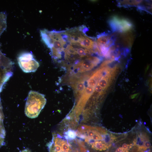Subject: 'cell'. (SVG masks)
<instances>
[{
    "label": "cell",
    "instance_id": "cell-1",
    "mask_svg": "<svg viewBox=\"0 0 152 152\" xmlns=\"http://www.w3.org/2000/svg\"><path fill=\"white\" fill-rule=\"evenodd\" d=\"M47 100L43 94L34 91L29 93L24 110L26 116L34 119L37 117L46 105Z\"/></svg>",
    "mask_w": 152,
    "mask_h": 152
},
{
    "label": "cell",
    "instance_id": "cell-2",
    "mask_svg": "<svg viewBox=\"0 0 152 152\" xmlns=\"http://www.w3.org/2000/svg\"><path fill=\"white\" fill-rule=\"evenodd\" d=\"M109 25L114 33H124L132 31L134 27L133 23L128 18L118 15H113L109 18Z\"/></svg>",
    "mask_w": 152,
    "mask_h": 152
},
{
    "label": "cell",
    "instance_id": "cell-3",
    "mask_svg": "<svg viewBox=\"0 0 152 152\" xmlns=\"http://www.w3.org/2000/svg\"><path fill=\"white\" fill-rule=\"evenodd\" d=\"M17 61L19 67L24 72H35L40 66L33 55L30 52H23L20 54Z\"/></svg>",
    "mask_w": 152,
    "mask_h": 152
},
{
    "label": "cell",
    "instance_id": "cell-4",
    "mask_svg": "<svg viewBox=\"0 0 152 152\" xmlns=\"http://www.w3.org/2000/svg\"><path fill=\"white\" fill-rule=\"evenodd\" d=\"M102 60L101 57L88 56L78 63L76 65V68L80 72L88 71L96 66Z\"/></svg>",
    "mask_w": 152,
    "mask_h": 152
},
{
    "label": "cell",
    "instance_id": "cell-5",
    "mask_svg": "<svg viewBox=\"0 0 152 152\" xmlns=\"http://www.w3.org/2000/svg\"><path fill=\"white\" fill-rule=\"evenodd\" d=\"M88 86L85 89L75 109V114L79 116L86 102L94 91L95 88Z\"/></svg>",
    "mask_w": 152,
    "mask_h": 152
},
{
    "label": "cell",
    "instance_id": "cell-6",
    "mask_svg": "<svg viewBox=\"0 0 152 152\" xmlns=\"http://www.w3.org/2000/svg\"><path fill=\"white\" fill-rule=\"evenodd\" d=\"M96 42L99 48L105 47L109 48L114 44L111 34L108 33H102L97 36Z\"/></svg>",
    "mask_w": 152,
    "mask_h": 152
},
{
    "label": "cell",
    "instance_id": "cell-7",
    "mask_svg": "<svg viewBox=\"0 0 152 152\" xmlns=\"http://www.w3.org/2000/svg\"><path fill=\"white\" fill-rule=\"evenodd\" d=\"M142 1H117V6L119 7L125 8L137 7L142 2Z\"/></svg>",
    "mask_w": 152,
    "mask_h": 152
},
{
    "label": "cell",
    "instance_id": "cell-8",
    "mask_svg": "<svg viewBox=\"0 0 152 152\" xmlns=\"http://www.w3.org/2000/svg\"><path fill=\"white\" fill-rule=\"evenodd\" d=\"M139 11H144L151 14V4L149 1H143L137 7Z\"/></svg>",
    "mask_w": 152,
    "mask_h": 152
},
{
    "label": "cell",
    "instance_id": "cell-9",
    "mask_svg": "<svg viewBox=\"0 0 152 152\" xmlns=\"http://www.w3.org/2000/svg\"><path fill=\"white\" fill-rule=\"evenodd\" d=\"M76 96L80 97L82 94L85 89L84 82L80 81L76 83L74 87Z\"/></svg>",
    "mask_w": 152,
    "mask_h": 152
},
{
    "label": "cell",
    "instance_id": "cell-10",
    "mask_svg": "<svg viewBox=\"0 0 152 152\" xmlns=\"http://www.w3.org/2000/svg\"><path fill=\"white\" fill-rule=\"evenodd\" d=\"M92 148L97 150L102 151L105 150L109 148L103 141H97L92 145Z\"/></svg>",
    "mask_w": 152,
    "mask_h": 152
},
{
    "label": "cell",
    "instance_id": "cell-11",
    "mask_svg": "<svg viewBox=\"0 0 152 152\" xmlns=\"http://www.w3.org/2000/svg\"><path fill=\"white\" fill-rule=\"evenodd\" d=\"M108 80L104 77H101L99 81L97 84L99 85L103 89H105L108 86Z\"/></svg>",
    "mask_w": 152,
    "mask_h": 152
},
{
    "label": "cell",
    "instance_id": "cell-12",
    "mask_svg": "<svg viewBox=\"0 0 152 152\" xmlns=\"http://www.w3.org/2000/svg\"><path fill=\"white\" fill-rule=\"evenodd\" d=\"M98 80L92 76L87 81L88 86L94 88L97 84Z\"/></svg>",
    "mask_w": 152,
    "mask_h": 152
},
{
    "label": "cell",
    "instance_id": "cell-13",
    "mask_svg": "<svg viewBox=\"0 0 152 152\" xmlns=\"http://www.w3.org/2000/svg\"><path fill=\"white\" fill-rule=\"evenodd\" d=\"M67 135L65 136V138L67 139L73 140L74 139L76 138V133L75 131L71 130H68L66 133Z\"/></svg>",
    "mask_w": 152,
    "mask_h": 152
},
{
    "label": "cell",
    "instance_id": "cell-14",
    "mask_svg": "<svg viewBox=\"0 0 152 152\" xmlns=\"http://www.w3.org/2000/svg\"><path fill=\"white\" fill-rule=\"evenodd\" d=\"M94 89H95L96 92L100 93H101L103 90V89H102L101 86L97 84Z\"/></svg>",
    "mask_w": 152,
    "mask_h": 152
},
{
    "label": "cell",
    "instance_id": "cell-15",
    "mask_svg": "<svg viewBox=\"0 0 152 152\" xmlns=\"http://www.w3.org/2000/svg\"><path fill=\"white\" fill-rule=\"evenodd\" d=\"M132 147H131L130 149L131 150L130 152H137L139 149L138 147L136 145H133Z\"/></svg>",
    "mask_w": 152,
    "mask_h": 152
},
{
    "label": "cell",
    "instance_id": "cell-16",
    "mask_svg": "<svg viewBox=\"0 0 152 152\" xmlns=\"http://www.w3.org/2000/svg\"><path fill=\"white\" fill-rule=\"evenodd\" d=\"M151 145V143L149 141H147L145 142L144 146L146 149H149Z\"/></svg>",
    "mask_w": 152,
    "mask_h": 152
},
{
    "label": "cell",
    "instance_id": "cell-17",
    "mask_svg": "<svg viewBox=\"0 0 152 152\" xmlns=\"http://www.w3.org/2000/svg\"><path fill=\"white\" fill-rule=\"evenodd\" d=\"M19 152H32L29 149H26L25 150H24L22 151H20Z\"/></svg>",
    "mask_w": 152,
    "mask_h": 152
},
{
    "label": "cell",
    "instance_id": "cell-18",
    "mask_svg": "<svg viewBox=\"0 0 152 152\" xmlns=\"http://www.w3.org/2000/svg\"><path fill=\"white\" fill-rule=\"evenodd\" d=\"M146 129L148 131L149 133H151V131H150V130L149 129L148 127H146Z\"/></svg>",
    "mask_w": 152,
    "mask_h": 152
},
{
    "label": "cell",
    "instance_id": "cell-19",
    "mask_svg": "<svg viewBox=\"0 0 152 152\" xmlns=\"http://www.w3.org/2000/svg\"><path fill=\"white\" fill-rule=\"evenodd\" d=\"M137 152H143V150L140 149H139Z\"/></svg>",
    "mask_w": 152,
    "mask_h": 152
},
{
    "label": "cell",
    "instance_id": "cell-20",
    "mask_svg": "<svg viewBox=\"0 0 152 152\" xmlns=\"http://www.w3.org/2000/svg\"><path fill=\"white\" fill-rule=\"evenodd\" d=\"M148 149L147 150L143 152H150V150L149 149Z\"/></svg>",
    "mask_w": 152,
    "mask_h": 152
},
{
    "label": "cell",
    "instance_id": "cell-21",
    "mask_svg": "<svg viewBox=\"0 0 152 152\" xmlns=\"http://www.w3.org/2000/svg\"><path fill=\"white\" fill-rule=\"evenodd\" d=\"M139 124H140V125H141L142 124V122L141 121H139Z\"/></svg>",
    "mask_w": 152,
    "mask_h": 152
},
{
    "label": "cell",
    "instance_id": "cell-22",
    "mask_svg": "<svg viewBox=\"0 0 152 152\" xmlns=\"http://www.w3.org/2000/svg\"><path fill=\"white\" fill-rule=\"evenodd\" d=\"M144 124L145 125L146 124V123L145 122H144Z\"/></svg>",
    "mask_w": 152,
    "mask_h": 152
},
{
    "label": "cell",
    "instance_id": "cell-23",
    "mask_svg": "<svg viewBox=\"0 0 152 152\" xmlns=\"http://www.w3.org/2000/svg\"></svg>",
    "mask_w": 152,
    "mask_h": 152
}]
</instances>
